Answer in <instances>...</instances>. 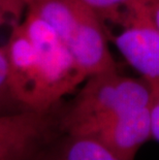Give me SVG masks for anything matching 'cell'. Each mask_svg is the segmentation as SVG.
<instances>
[{
    "instance_id": "1",
    "label": "cell",
    "mask_w": 159,
    "mask_h": 160,
    "mask_svg": "<svg viewBox=\"0 0 159 160\" xmlns=\"http://www.w3.org/2000/svg\"><path fill=\"white\" fill-rule=\"evenodd\" d=\"M7 62L12 91L26 111L54 110L87 80L57 32L28 8L12 27Z\"/></svg>"
},
{
    "instance_id": "2",
    "label": "cell",
    "mask_w": 159,
    "mask_h": 160,
    "mask_svg": "<svg viewBox=\"0 0 159 160\" xmlns=\"http://www.w3.org/2000/svg\"><path fill=\"white\" fill-rule=\"evenodd\" d=\"M152 91L147 81L119 70L91 76L72 100L61 104L59 127L62 131L92 138L115 122L151 108Z\"/></svg>"
},
{
    "instance_id": "3",
    "label": "cell",
    "mask_w": 159,
    "mask_h": 160,
    "mask_svg": "<svg viewBox=\"0 0 159 160\" xmlns=\"http://www.w3.org/2000/svg\"><path fill=\"white\" fill-rule=\"evenodd\" d=\"M21 1L57 32L87 79L118 68L107 47L104 25L81 0Z\"/></svg>"
},
{
    "instance_id": "4",
    "label": "cell",
    "mask_w": 159,
    "mask_h": 160,
    "mask_svg": "<svg viewBox=\"0 0 159 160\" xmlns=\"http://www.w3.org/2000/svg\"><path fill=\"white\" fill-rule=\"evenodd\" d=\"M114 25L120 31L112 36V42L128 64L145 81L159 80V27L152 5L126 8Z\"/></svg>"
},
{
    "instance_id": "5",
    "label": "cell",
    "mask_w": 159,
    "mask_h": 160,
    "mask_svg": "<svg viewBox=\"0 0 159 160\" xmlns=\"http://www.w3.org/2000/svg\"><path fill=\"white\" fill-rule=\"evenodd\" d=\"M59 130V108L0 117V160H28Z\"/></svg>"
},
{
    "instance_id": "6",
    "label": "cell",
    "mask_w": 159,
    "mask_h": 160,
    "mask_svg": "<svg viewBox=\"0 0 159 160\" xmlns=\"http://www.w3.org/2000/svg\"><path fill=\"white\" fill-rule=\"evenodd\" d=\"M28 160H125L112 150L86 135L60 129L46 139Z\"/></svg>"
},
{
    "instance_id": "7",
    "label": "cell",
    "mask_w": 159,
    "mask_h": 160,
    "mask_svg": "<svg viewBox=\"0 0 159 160\" xmlns=\"http://www.w3.org/2000/svg\"><path fill=\"white\" fill-rule=\"evenodd\" d=\"M25 9L21 0H0V117L28 112L24 110L12 91L7 62L9 35Z\"/></svg>"
},
{
    "instance_id": "8",
    "label": "cell",
    "mask_w": 159,
    "mask_h": 160,
    "mask_svg": "<svg viewBox=\"0 0 159 160\" xmlns=\"http://www.w3.org/2000/svg\"><path fill=\"white\" fill-rule=\"evenodd\" d=\"M98 16L100 21L111 23L112 25L118 20L126 8L138 4L153 5L158 0H81Z\"/></svg>"
},
{
    "instance_id": "9",
    "label": "cell",
    "mask_w": 159,
    "mask_h": 160,
    "mask_svg": "<svg viewBox=\"0 0 159 160\" xmlns=\"http://www.w3.org/2000/svg\"><path fill=\"white\" fill-rule=\"evenodd\" d=\"M152 91L151 124L152 139L159 142V80L148 82Z\"/></svg>"
},
{
    "instance_id": "10",
    "label": "cell",
    "mask_w": 159,
    "mask_h": 160,
    "mask_svg": "<svg viewBox=\"0 0 159 160\" xmlns=\"http://www.w3.org/2000/svg\"><path fill=\"white\" fill-rule=\"evenodd\" d=\"M152 12H153V17H154L155 21H156L157 25L159 27V0L152 5Z\"/></svg>"
}]
</instances>
